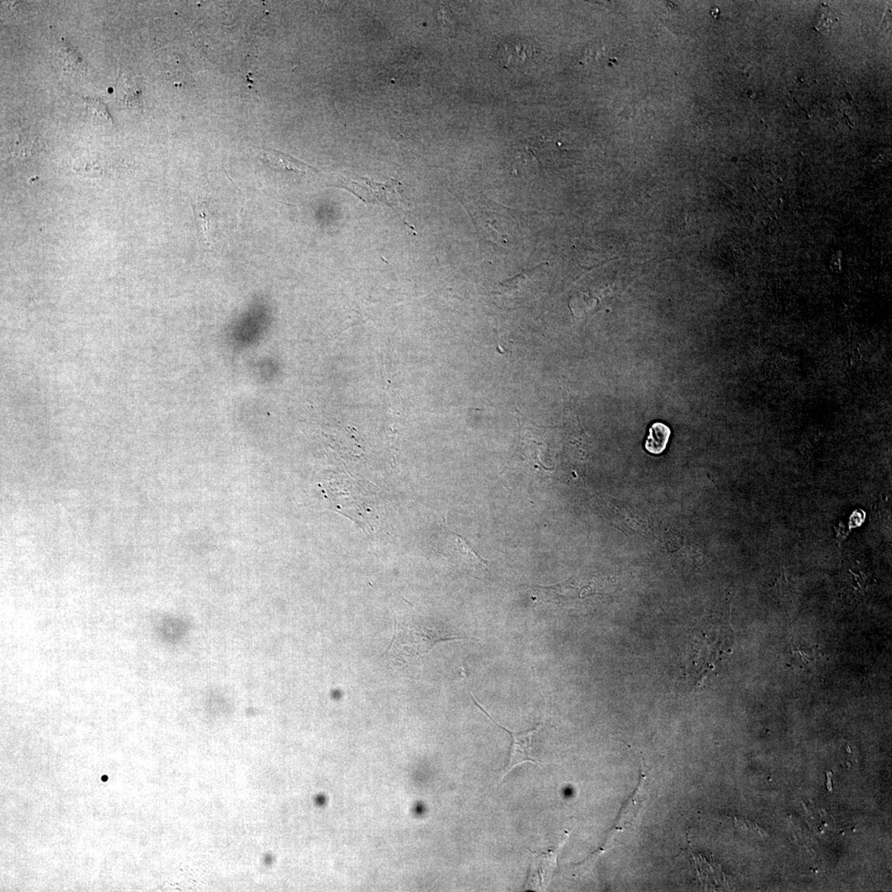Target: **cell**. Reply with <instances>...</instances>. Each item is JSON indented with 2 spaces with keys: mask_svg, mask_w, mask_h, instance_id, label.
<instances>
[{
  "mask_svg": "<svg viewBox=\"0 0 892 892\" xmlns=\"http://www.w3.org/2000/svg\"><path fill=\"white\" fill-rule=\"evenodd\" d=\"M463 638H467L443 634L419 621H399L395 618L394 638L385 654L415 658L430 653L439 642Z\"/></svg>",
  "mask_w": 892,
  "mask_h": 892,
  "instance_id": "cell-1",
  "label": "cell"
},
{
  "mask_svg": "<svg viewBox=\"0 0 892 892\" xmlns=\"http://www.w3.org/2000/svg\"><path fill=\"white\" fill-rule=\"evenodd\" d=\"M463 678L464 680V683H466L468 693L471 696L474 705L476 706L480 711L483 712L491 721L493 722L494 724L501 728V729L508 732L511 737L509 759L508 765H506L505 768V772L503 775V779L506 777V774H508L511 770L518 766L520 764L526 762H531L534 764L538 763L537 757L535 753V738L538 731H539L541 726L533 728L531 730L521 732L511 731L506 729V728L500 726L497 722H495L492 719V717L488 715V712L485 711L483 707L480 706L477 700L475 699L471 690H469L467 681L466 679V674H464V673H463Z\"/></svg>",
  "mask_w": 892,
  "mask_h": 892,
  "instance_id": "cell-2",
  "label": "cell"
},
{
  "mask_svg": "<svg viewBox=\"0 0 892 892\" xmlns=\"http://www.w3.org/2000/svg\"><path fill=\"white\" fill-rule=\"evenodd\" d=\"M558 849H548L540 853L532 852V863L527 884L532 890H541L543 884L551 880L556 868Z\"/></svg>",
  "mask_w": 892,
  "mask_h": 892,
  "instance_id": "cell-3",
  "label": "cell"
},
{
  "mask_svg": "<svg viewBox=\"0 0 892 892\" xmlns=\"http://www.w3.org/2000/svg\"><path fill=\"white\" fill-rule=\"evenodd\" d=\"M536 49L532 42L526 39H513L501 45L498 57L503 66H523L534 58Z\"/></svg>",
  "mask_w": 892,
  "mask_h": 892,
  "instance_id": "cell-4",
  "label": "cell"
},
{
  "mask_svg": "<svg viewBox=\"0 0 892 892\" xmlns=\"http://www.w3.org/2000/svg\"><path fill=\"white\" fill-rule=\"evenodd\" d=\"M262 156L264 161L267 162L269 166L274 169H279V170L302 174L318 171L315 168L296 159V158L277 151H264Z\"/></svg>",
  "mask_w": 892,
  "mask_h": 892,
  "instance_id": "cell-5",
  "label": "cell"
},
{
  "mask_svg": "<svg viewBox=\"0 0 892 892\" xmlns=\"http://www.w3.org/2000/svg\"><path fill=\"white\" fill-rule=\"evenodd\" d=\"M671 436V430L663 422H654L649 427L648 435L646 441V450L653 455H661L666 450Z\"/></svg>",
  "mask_w": 892,
  "mask_h": 892,
  "instance_id": "cell-6",
  "label": "cell"
},
{
  "mask_svg": "<svg viewBox=\"0 0 892 892\" xmlns=\"http://www.w3.org/2000/svg\"><path fill=\"white\" fill-rule=\"evenodd\" d=\"M118 94L126 106H134L141 95V89L139 84L137 83L136 78L130 75L129 71H126L119 76L118 81Z\"/></svg>",
  "mask_w": 892,
  "mask_h": 892,
  "instance_id": "cell-7",
  "label": "cell"
},
{
  "mask_svg": "<svg viewBox=\"0 0 892 892\" xmlns=\"http://www.w3.org/2000/svg\"><path fill=\"white\" fill-rule=\"evenodd\" d=\"M89 109L91 110L94 118L101 120L107 124H113L114 121L108 112L106 105L97 99H89L87 102Z\"/></svg>",
  "mask_w": 892,
  "mask_h": 892,
  "instance_id": "cell-8",
  "label": "cell"
},
{
  "mask_svg": "<svg viewBox=\"0 0 892 892\" xmlns=\"http://www.w3.org/2000/svg\"><path fill=\"white\" fill-rule=\"evenodd\" d=\"M208 209V205L206 204H200L196 207L197 212L199 213V215H200L199 216L200 218H201V220H202L201 221L203 223L202 228H203L204 236L205 237L206 241L209 242L210 236H211V234H210L211 229H210V221H209L207 216H205L206 209Z\"/></svg>",
  "mask_w": 892,
  "mask_h": 892,
  "instance_id": "cell-9",
  "label": "cell"
},
{
  "mask_svg": "<svg viewBox=\"0 0 892 892\" xmlns=\"http://www.w3.org/2000/svg\"><path fill=\"white\" fill-rule=\"evenodd\" d=\"M82 57L78 54V52L71 49L68 46L66 51V64L67 67L78 68L83 66Z\"/></svg>",
  "mask_w": 892,
  "mask_h": 892,
  "instance_id": "cell-10",
  "label": "cell"
},
{
  "mask_svg": "<svg viewBox=\"0 0 892 892\" xmlns=\"http://www.w3.org/2000/svg\"><path fill=\"white\" fill-rule=\"evenodd\" d=\"M102 780H104V781H106V780H107V778H102Z\"/></svg>",
  "mask_w": 892,
  "mask_h": 892,
  "instance_id": "cell-11",
  "label": "cell"
}]
</instances>
